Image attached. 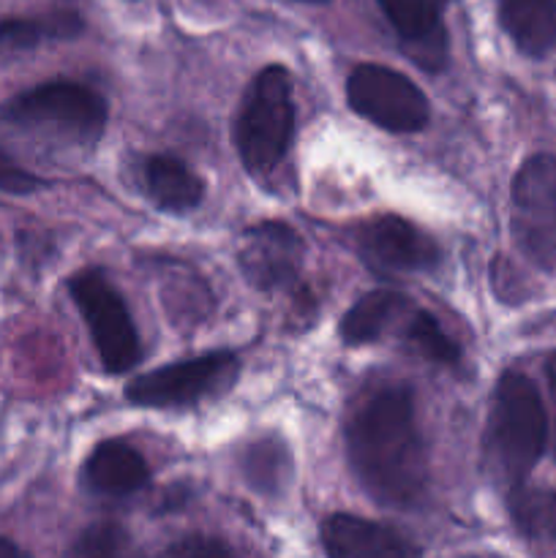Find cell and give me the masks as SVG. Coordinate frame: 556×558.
Returning a JSON list of instances; mask_svg holds the SVG:
<instances>
[{
  "label": "cell",
  "instance_id": "9a60e30c",
  "mask_svg": "<svg viewBox=\"0 0 556 558\" xmlns=\"http://www.w3.org/2000/svg\"><path fill=\"white\" fill-rule=\"evenodd\" d=\"M409 314H412V300L392 289H374L343 314L338 332L347 347H363L379 341L396 325H403Z\"/></svg>",
  "mask_w": 556,
  "mask_h": 558
},
{
  "label": "cell",
  "instance_id": "d6986e66",
  "mask_svg": "<svg viewBox=\"0 0 556 558\" xmlns=\"http://www.w3.org/2000/svg\"><path fill=\"white\" fill-rule=\"evenodd\" d=\"M401 336L414 352L423 354L431 363L458 365V360H461L458 343L442 330V325L428 314V311L412 308V314H409L407 322L401 325Z\"/></svg>",
  "mask_w": 556,
  "mask_h": 558
},
{
  "label": "cell",
  "instance_id": "30bf717a",
  "mask_svg": "<svg viewBox=\"0 0 556 558\" xmlns=\"http://www.w3.org/2000/svg\"><path fill=\"white\" fill-rule=\"evenodd\" d=\"M238 262L251 287L276 292L298 283L303 265V243L298 232L281 221H262L245 229L238 245Z\"/></svg>",
  "mask_w": 556,
  "mask_h": 558
},
{
  "label": "cell",
  "instance_id": "52a82bcc",
  "mask_svg": "<svg viewBox=\"0 0 556 558\" xmlns=\"http://www.w3.org/2000/svg\"><path fill=\"white\" fill-rule=\"evenodd\" d=\"M512 238L543 270L556 272V158L548 153L527 158L516 172L510 194Z\"/></svg>",
  "mask_w": 556,
  "mask_h": 558
},
{
  "label": "cell",
  "instance_id": "ba28073f",
  "mask_svg": "<svg viewBox=\"0 0 556 558\" xmlns=\"http://www.w3.org/2000/svg\"><path fill=\"white\" fill-rule=\"evenodd\" d=\"M347 98L360 118L390 134H414L431 120L425 93L409 76L387 65H358L347 80Z\"/></svg>",
  "mask_w": 556,
  "mask_h": 558
},
{
  "label": "cell",
  "instance_id": "277c9868",
  "mask_svg": "<svg viewBox=\"0 0 556 558\" xmlns=\"http://www.w3.org/2000/svg\"><path fill=\"white\" fill-rule=\"evenodd\" d=\"M294 136L292 76L283 65H267L251 80L234 120V147L254 178L270 174L287 158Z\"/></svg>",
  "mask_w": 556,
  "mask_h": 558
},
{
  "label": "cell",
  "instance_id": "44dd1931",
  "mask_svg": "<svg viewBox=\"0 0 556 558\" xmlns=\"http://www.w3.org/2000/svg\"><path fill=\"white\" fill-rule=\"evenodd\" d=\"M63 558H142L131 545V537L118 526V523H96L85 529L69 554Z\"/></svg>",
  "mask_w": 556,
  "mask_h": 558
},
{
  "label": "cell",
  "instance_id": "ffe728a7",
  "mask_svg": "<svg viewBox=\"0 0 556 558\" xmlns=\"http://www.w3.org/2000/svg\"><path fill=\"white\" fill-rule=\"evenodd\" d=\"M243 472L254 488L259 490H276L281 483L289 480V452L283 450L281 441L265 439L254 441L245 450L243 458Z\"/></svg>",
  "mask_w": 556,
  "mask_h": 558
},
{
  "label": "cell",
  "instance_id": "3957f363",
  "mask_svg": "<svg viewBox=\"0 0 556 558\" xmlns=\"http://www.w3.org/2000/svg\"><path fill=\"white\" fill-rule=\"evenodd\" d=\"M545 439L548 417L534 381L518 371L501 374L491 398L483 441L491 477L507 490L521 488L543 458Z\"/></svg>",
  "mask_w": 556,
  "mask_h": 558
},
{
  "label": "cell",
  "instance_id": "8992f818",
  "mask_svg": "<svg viewBox=\"0 0 556 558\" xmlns=\"http://www.w3.org/2000/svg\"><path fill=\"white\" fill-rule=\"evenodd\" d=\"M240 360L232 352L202 354L161 365L125 387V398L142 409H185L227 392L238 381Z\"/></svg>",
  "mask_w": 556,
  "mask_h": 558
},
{
  "label": "cell",
  "instance_id": "d4e9b609",
  "mask_svg": "<svg viewBox=\"0 0 556 558\" xmlns=\"http://www.w3.org/2000/svg\"><path fill=\"white\" fill-rule=\"evenodd\" d=\"M545 374H548L551 396H554V403H556V352L551 354V357H548V363H545Z\"/></svg>",
  "mask_w": 556,
  "mask_h": 558
},
{
  "label": "cell",
  "instance_id": "6da1fadb",
  "mask_svg": "<svg viewBox=\"0 0 556 558\" xmlns=\"http://www.w3.org/2000/svg\"><path fill=\"white\" fill-rule=\"evenodd\" d=\"M343 439L349 466L371 499L396 510L423 501L428 456L409 387L382 385L365 392L349 412Z\"/></svg>",
  "mask_w": 556,
  "mask_h": 558
},
{
  "label": "cell",
  "instance_id": "4fadbf2b",
  "mask_svg": "<svg viewBox=\"0 0 556 558\" xmlns=\"http://www.w3.org/2000/svg\"><path fill=\"white\" fill-rule=\"evenodd\" d=\"M82 483L98 496H131L150 483L145 458L123 439H107L93 447L82 466Z\"/></svg>",
  "mask_w": 556,
  "mask_h": 558
},
{
  "label": "cell",
  "instance_id": "8fae6325",
  "mask_svg": "<svg viewBox=\"0 0 556 558\" xmlns=\"http://www.w3.org/2000/svg\"><path fill=\"white\" fill-rule=\"evenodd\" d=\"M390 20L403 52L423 71H442L450 58V41L436 0H376Z\"/></svg>",
  "mask_w": 556,
  "mask_h": 558
},
{
  "label": "cell",
  "instance_id": "9c48e42d",
  "mask_svg": "<svg viewBox=\"0 0 556 558\" xmlns=\"http://www.w3.org/2000/svg\"><path fill=\"white\" fill-rule=\"evenodd\" d=\"M352 245L360 259L382 276L428 272L439 265V245L401 216H376L358 223Z\"/></svg>",
  "mask_w": 556,
  "mask_h": 558
},
{
  "label": "cell",
  "instance_id": "484cf974",
  "mask_svg": "<svg viewBox=\"0 0 556 558\" xmlns=\"http://www.w3.org/2000/svg\"><path fill=\"white\" fill-rule=\"evenodd\" d=\"M300 3H327V0H300Z\"/></svg>",
  "mask_w": 556,
  "mask_h": 558
},
{
  "label": "cell",
  "instance_id": "5bb4252c",
  "mask_svg": "<svg viewBox=\"0 0 556 558\" xmlns=\"http://www.w3.org/2000/svg\"><path fill=\"white\" fill-rule=\"evenodd\" d=\"M145 194L167 213H189L205 196L200 174L174 156H147L140 167Z\"/></svg>",
  "mask_w": 556,
  "mask_h": 558
},
{
  "label": "cell",
  "instance_id": "cb8c5ba5",
  "mask_svg": "<svg viewBox=\"0 0 556 558\" xmlns=\"http://www.w3.org/2000/svg\"><path fill=\"white\" fill-rule=\"evenodd\" d=\"M0 558H31V554L22 550L16 543H11V539L0 537Z\"/></svg>",
  "mask_w": 556,
  "mask_h": 558
},
{
  "label": "cell",
  "instance_id": "2e32d148",
  "mask_svg": "<svg viewBox=\"0 0 556 558\" xmlns=\"http://www.w3.org/2000/svg\"><path fill=\"white\" fill-rule=\"evenodd\" d=\"M499 25L516 49L543 58L556 47V0H499Z\"/></svg>",
  "mask_w": 556,
  "mask_h": 558
},
{
  "label": "cell",
  "instance_id": "7a4b0ae2",
  "mask_svg": "<svg viewBox=\"0 0 556 558\" xmlns=\"http://www.w3.org/2000/svg\"><path fill=\"white\" fill-rule=\"evenodd\" d=\"M107 120V98L71 80L41 82L0 104V134L49 150H90Z\"/></svg>",
  "mask_w": 556,
  "mask_h": 558
},
{
  "label": "cell",
  "instance_id": "5b68a950",
  "mask_svg": "<svg viewBox=\"0 0 556 558\" xmlns=\"http://www.w3.org/2000/svg\"><path fill=\"white\" fill-rule=\"evenodd\" d=\"M69 294L85 319L104 371L125 374L136 368L142 360L140 332L112 281L98 270H80L69 278Z\"/></svg>",
  "mask_w": 556,
  "mask_h": 558
},
{
  "label": "cell",
  "instance_id": "e0dca14e",
  "mask_svg": "<svg viewBox=\"0 0 556 558\" xmlns=\"http://www.w3.org/2000/svg\"><path fill=\"white\" fill-rule=\"evenodd\" d=\"M85 27L76 11L60 9L38 16H9L0 20V49H33L47 41H69Z\"/></svg>",
  "mask_w": 556,
  "mask_h": 558
},
{
  "label": "cell",
  "instance_id": "7c38bea8",
  "mask_svg": "<svg viewBox=\"0 0 556 558\" xmlns=\"http://www.w3.org/2000/svg\"><path fill=\"white\" fill-rule=\"evenodd\" d=\"M319 534L330 558H420V550L396 529L347 512L327 518Z\"/></svg>",
  "mask_w": 556,
  "mask_h": 558
},
{
  "label": "cell",
  "instance_id": "7402d4cb",
  "mask_svg": "<svg viewBox=\"0 0 556 558\" xmlns=\"http://www.w3.org/2000/svg\"><path fill=\"white\" fill-rule=\"evenodd\" d=\"M38 189H44V180L22 167L14 156L0 150V191L11 196H31Z\"/></svg>",
  "mask_w": 556,
  "mask_h": 558
},
{
  "label": "cell",
  "instance_id": "ac0fdd59",
  "mask_svg": "<svg viewBox=\"0 0 556 558\" xmlns=\"http://www.w3.org/2000/svg\"><path fill=\"white\" fill-rule=\"evenodd\" d=\"M507 510L518 532L532 543H556V490H507Z\"/></svg>",
  "mask_w": 556,
  "mask_h": 558
},
{
  "label": "cell",
  "instance_id": "603a6c76",
  "mask_svg": "<svg viewBox=\"0 0 556 558\" xmlns=\"http://www.w3.org/2000/svg\"><path fill=\"white\" fill-rule=\"evenodd\" d=\"M150 558H238V556H234L232 548H227L221 539L200 537V534H196V537H183L178 539V543L167 545V548L158 550V554Z\"/></svg>",
  "mask_w": 556,
  "mask_h": 558
}]
</instances>
